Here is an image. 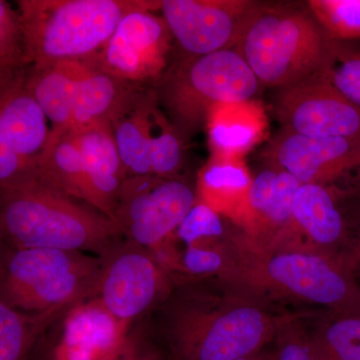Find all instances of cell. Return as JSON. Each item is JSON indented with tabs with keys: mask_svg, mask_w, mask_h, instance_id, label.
Instances as JSON below:
<instances>
[{
	"mask_svg": "<svg viewBox=\"0 0 360 360\" xmlns=\"http://www.w3.org/2000/svg\"><path fill=\"white\" fill-rule=\"evenodd\" d=\"M239 360H258V355H255V356L248 357V359H243Z\"/></svg>",
	"mask_w": 360,
	"mask_h": 360,
	"instance_id": "cell-37",
	"label": "cell"
},
{
	"mask_svg": "<svg viewBox=\"0 0 360 360\" xmlns=\"http://www.w3.org/2000/svg\"><path fill=\"white\" fill-rule=\"evenodd\" d=\"M274 360H323L312 340L296 333L284 335L278 341Z\"/></svg>",
	"mask_w": 360,
	"mask_h": 360,
	"instance_id": "cell-33",
	"label": "cell"
},
{
	"mask_svg": "<svg viewBox=\"0 0 360 360\" xmlns=\"http://www.w3.org/2000/svg\"><path fill=\"white\" fill-rule=\"evenodd\" d=\"M258 360H274V359H264V357L258 356Z\"/></svg>",
	"mask_w": 360,
	"mask_h": 360,
	"instance_id": "cell-38",
	"label": "cell"
},
{
	"mask_svg": "<svg viewBox=\"0 0 360 360\" xmlns=\"http://www.w3.org/2000/svg\"><path fill=\"white\" fill-rule=\"evenodd\" d=\"M302 186L288 172L277 168L276 182L269 202L255 220L252 232L281 231L292 227V206L296 191Z\"/></svg>",
	"mask_w": 360,
	"mask_h": 360,
	"instance_id": "cell-29",
	"label": "cell"
},
{
	"mask_svg": "<svg viewBox=\"0 0 360 360\" xmlns=\"http://www.w3.org/2000/svg\"><path fill=\"white\" fill-rule=\"evenodd\" d=\"M330 42L307 4L253 1L234 49L260 84L279 89L323 70Z\"/></svg>",
	"mask_w": 360,
	"mask_h": 360,
	"instance_id": "cell-2",
	"label": "cell"
},
{
	"mask_svg": "<svg viewBox=\"0 0 360 360\" xmlns=\"http://www.w3.org/2000/svg\"><path fill=\"white\" fill-rule=\"evenodd\" d=\"M27 78L26 66L0 70V189L39 179L51 141V125Z\"/></svg>",
	"mask_w": 360,
	"mask_h": 360,
	"instance_id": "cell-8",
	"label": "cell"
},
{
	"mask_svg": "<svg viewBox=\"0 0 360 360\" xmlns=\"http://www.w3.org/2000/svg\"><path fill=\"white\" fill-rule=\"evenodd\" d=\"M208 146L212 156L243 160L269 129L265 108L255 99L213 106L206 118Z\"/></svg>",
	"mask_w": 360,
	"mask_h": 360,
	"instance_id": "cell-18",
	"label": "cell"
},
{
	"mask_svg": "<svg viewBox=\"0 0 360 360\" xmlns=\"http://www.w3.org/2000/svg\"><path fill=\"white\" fill-rule=\"evenodd\" d=\"M354 245V251L347 258L354 272L356 270L360 274V220L359 229H357L356 240H355Z\"/></svg>",
	"mask_w": 360,
	"mask_h": 360,
	"instance_id": "cell-34",
	"label": "cell"
},
{
	"mask_svg": "<svg viewBox=\"0 0 360 360\" xmlns=\"http://www.w3.org/2000/svg\"><path fill=\"white\" fill-rule=\"evenodd\" d=\"M205 245L186 246L179 260V266L184 271L193 274H210L224 269V255Z\"/></svg>",
	"mask_w": 360,
	"mask_h": 360,
	"instance_id": "cell-32",
	"label": "cell"
},
{
	"mask_svg": "<svg viewBox=\"0 0 360 360\" xmlns=\"http://www.w3.org/2000/svg\"><path fill=\"white\" fill-rule=\"evenodd\" d=\"M127 324L117 321L94 297L68 310L52 360H105L131 342Z\"/></svg>",
	"mask_w": 360,
	"mask_h": 360,
	"instance_id": "cell-15",
	"label": "cell"
},
{
	"mask_svg": "<svg viewBox=\"0 0 360 360\" xmlns=\"http://www.w3.org/2000/svg\"><path fill=\"white\" fill-rule=\"evenodd\" d=\"M144 89L79 61L68 134L98 125L111 127L129 110Z\"/></svg>",
	"mask_w": 360,
	"mask_h": 360,
	"instance_id": "cell-16",
	"label": "cell"
},
{
	"mask_svg": "<svg viewBox=\"0 0 360 360\" xmlns=\"http://www.w3.org/2000/svg\"><path fill=\"white\" fill-rule=\"evenodd\" d=\"M39 179L68 198L89 203L84 160L70 134L51 139L40 160Z\"/></svg>",
	"mask_w": 360,
	"mask_h": 360,
	"instance_id": "cell-23",
	"label": "cell"
},
{
	"mask_svg": "<svg viewBox=\"0 0 360 360\" xmlns=\"http://www.w3.org/2000/svg\"><path fill=\"white\" fill-rule=\"evenodd\" d=\"M271 317L250 302L187 303L174 315V360H239L255 356L274 336Z\"/></svg>",
	"mask_w": 360,
	"mask_h": 360,
	"instance_id": "cell-6",
	"label": "cell"
},
{
	"mask_svg": "<svg viewBox=\"0 0 360 360\" xmlns=\"http://www.w3.org/2000/svg\"><path fill=\"white\" fill-rule=\"evenodd\" d=\"M9 246L11 245L7 243L6 238L0 233V260H1L2 257H4V253L6 252L7 248H8Z\"/></svg>",
	"mask_w": 360,
	"mask_h": 360,
	"instance_id": "cell-36",
	"label": "cell"
},
{
	"mask_svg": "<svg viewBox=\"0 0 360 360\" xmlns=\"http://www.w3.org/2000/svg\"><path fill=\"white\" fill-rule=\"evenodd\" d=\"M103 257L80 251L9 246L0 260V300L30 312L70 309L91 297Z\"/></svg>",
	"mask_w": 360,
	"mask_h": 360,
	"instance_id": "cell-4",
	"label": "cell"
},
{
	"mask_svg": "<svg viewBox=\"0 0 360 360\" xmlns=\"http://www.w3.org/2000/svg\"><path fill=\"white\" fill-rule=\"evenodd\" d=\"M196 193L177 176H129L123 182L113 221L129 243L160 252L195 205Z\"/></svg>",
	"mask_w": 360,
	"mask_h": 360,
	"instance_id": "cell-9",
	"label": "cell"
},
{
	"mask_svg": "<svg viewBox=\"0 0 360 360\" xmlns=\"http://www.w3.org/2000/svg\"><path fill=\"white\" fill-rule=\"evenodd\" d=\"M253 1L162 0L161 16L186 56H202L236 46Z\"/></svg>",
	"mask_w": 360,
	"mask_h": 360,
	"instance_id": "cell-14",
	"label": "cell"
},
{
	"mask_svg": "<svg viewBox=\"0 0 360 360\" xmlns=\"http://www.w3.org/2000/svg\"><path fill=\"white\" fill-rule=\"evenodd\" d=\"M314 342L323 360H360V315L340 314Z\"/></svg>",
	"mask_w": 360,
	"mask_h": 360,
	"instance_id": "cell-28",
	"label": "cell"
},
{
	"mask_svg": "<svg viewBox=\"0 0 360 360\" xmlns=\"http://www.w3.org/2000/svg\"><path fill=\"white\" fill-rule=\"evenodd\" d=\"M84 160L89 205L113 221V214L127 172L110 125H98L70 134Z\"/></svg>",
	"mask_w": 360,
	"mask_h": 360,
	"instance_id": "cell-17",
	"label": "cell"
},
{
	"mask_svg": "<svg viewBox=\"0 0 360 360\" xmlns=\"http://www.w3.org/2000/svg\"><path fill=\"white\" fill-rule=\"evenodd\" d=\"M136 360H144L143 357L141 356V354H139V356L137 357V359Z\"/></svg>",
	"mask_w": 360,
	"mask_h": 360,
	"instance_id": "cell-39",
	"label": "cell"
},
{
	"mask_svg": "<svg viewBox=\"0 0 360 360\" xmlns=\"http://www.w3.org/2000/svg\"><path fill=\"white\" fill-rule=\"evenodd\" d=\"M307 6L329 39L360 42V0H309Z\"/></svg>",
	"mask_w": 360,
	"mask_h": 360,
	"instance_id": "cell-27",
	"label": "cell"
},
{
	"mask_svg": "<svg viewBox=\"0 0 360 360\" xmlns=\"http://www.w3.org/2000/svg\"><path fill=\"white\" fill-rule=\"evenodd\" d=\"M292 227L326 250L347 239V224L336 201V191L317 184H302L292 206Z\"/></svg>",
	"mask_w": 360,
	"mask_h": 360,
	"instance_id": "cell-20",
	"label": "cell"
},
{
	"mask_svg": "<svg viewBox=\"0 0 360 360\" xmlns=\"http://www.w3.org/2000/svg\"><path fill=\"white\" fill-rule=\"evenodd\" d=\"M139 356V350L135 347L134 341L131 340V342H130L129 345H127V347L124 348L122 352L105 360H136Z\"/></svg>",
	"mask_w": 360,
	"mask_h": 360,
	"instance_id": "cell-35",
	"label": "cell"
},
{
	"mask_svg": "<svg viewBox=\"0 0 360 360\" xmlns=\"http://www.w3.org/2000/svg\"><path fill=\"white\" fill-rule=\"evenodd\" d=\"M25 66L22 33L18 9L0 0V70Z\"/></svg>",
	"mask_w": 360,
	"mask_h": 360,
	"instance_id": "cell-31",
	"label": "cell"
},
{
	"mask_svg": "<svg viewBox=\"0 0 360 360\" xmlns=\"http://www.w3.org/2000/svg\"><path fill=\"white\" fill-rule=\"evenodd\" d=\"M65 310L30 314L0 300V360H30L47 326Z\"/></svg>",
	"mask_w": 360,
	"mask_h": 360,
	"instance_id": "cell-24",
	"label": "cell"
},
{
	"mask_svg": "<svg viewBox=\"0 0 360 360\" xmlns=\"http://www.w3.org/2000/svg\"><path fill=\"white\" fill-rule=\"evenodd\" d=\"M271 167L284 170L302 184L335 191L342 182L360 186V139H315L281 129L267 146Z\"/></svg>",
	"mask_w": 360,
	"mask_h": 360,
	"instance_id": "cell-13",
	"label": "cell"
},
{
	"mask_svg": "<svg viewBox=\"0 0 360 360\" xmlns=\"http://www.w3.org/2000/svg\"><path fill=\"white\" fill-rule=\"evenodd\" d=\"M103 257V269L91 297L129 326L167 291L165 270L151 251L129 241L115 245Z\"/></svg>",
	"mask_w": 360,
	"mask_h": 360,
	"instance_id": "cell-11",
	"label": "cell"
},
{
	"mask_svg": "<svg viewBox=\"0 0 360 360\" xmlns=\"http://www.w3.org/2000/svg\"><path fill=\"white\" fill-rule=\"evenodd\" d=\"M160 1L125 14L103 49L85 63L122 82L146 89L167 70L172 49L169 28L156 11Z\"/></svg>",
	"mask_w": 360,
	"mask_h": 360,
	"instance_id": "cell-10",
	"label": "cell"
},
{
	"mask_svg": "<svg viewBox=\"0 0 360 360\" xmlns=\"http://www.w3.org/2000/svg\"><path fill=\"white\" fill-rule=\"evenodd\" d=\"M321 72L347 101L360 108V42L331 40Z\"/></svg>",
	"mask_w": 360,
	"mask_h": 360,
	"instance_id": "cell-26",
	"label": "cell"
},
{
	"mask_svg": "<svg viewBox=\"0 0 360 360\" xmlns=\"http://www.w3.org/2000/svg\"><path fill=\"white\" fill-rule=\"evenodd\" d=\"M155 99V89H144L129 110L111 125L127 177L153 175L150 108Z\"/></svg>",
	"mask_w": 360,
	"mask_h": 360,
	"instance_id": "cell-22",
	"label": "cell"
},
{
	"mask_svg": "<svg viewBox=\"0 0 360 360\" xmlns=\"http://www.w3.org/2000/svg\"><path fill=\"white\" fill-rule=\"evenodd\" d=\"M150 139L153 176H176L184 165L186 139L170 122L165 111L160 110L158 97L151 105Z\"/></svg>",
	"mask_w": 360,
	"mask_h": 360,
	"instance_id": "cell-25",
	"label": "cell"
},
{
	"mask_svg": "<svg viewBox=\"0 0 360 360\" xmlns=\"http://www.w3.org/2000/svg\"><path fill=\"white\" fill-rule=\"evenodd\" d=\"M274 112L283 129L315 139H360V108L347 101L319 71L277 89Z\"/></svg>",
	"mask_w": 360,
	"mask_h": 360,
	"instance_id": "cell-12",
	"label": "cell"
},
{
	"mask_svg": "<svg viewBox=\"0 0 360 360\" xmlns=\"http://www.w3.org/2000/svg\"><path fill=\"white\" fill-rule=\"evenodd\" d=\"M220 217L221 215L212 207L196 200L175 234L186 246L206 243L210 239L221 238L224 226Z\"/></svg>",
	"mask_w": 360,
	"mask_h": 360,
	"instance_id": "cell-30",
	"label": "cell"
},
{
	"mask_svg": "<svg viewBox=\"0 0 360 360\" xmlns=\"http://www.w3.org/2000/svg\"><path fill=\"white\" fill-rule=\"evenodd\" d=\"M148 0H18L23 63L39 70L94 58L125 14Z\"/></svg>",
	"mask_w": 360,
	"mask_h": 360,
	"instance_id": "cell-3",
	"label": "cell"
},
{
	"mask_svg": "<svg viewBox=\"0 0 360 360\" xmlns=\"http://www.w3.org/2000/svg\"><path fill=\"white\" fill-rule=\"evenodd\" d=\"M0 233L18 248H52L103 257L122 236L115 221L40 180L0 189Z\"/></svg>",
	"mask_w": 360,
	"mask_h": 360,
	"instance_id": "cell-1",
	"label": "cell"
},
{
	"mask_svg": "<svg viewBox=\"0 0 360 360\" xmlns=\"http://www.w3.org/2000/svg\"><path fill=\"white\" fill-rule=\"evenodd\" d=\"M250 255L238 269L248 283L340 314L360 315V288L347 257L297 250Z\"/></svg>",
	"mask_w": 360,
	"mask_h": 360,
	"instance_id": "cell-7",
	"label": "cell"
},
{
	"mask_svg": "<svg viewBox=\"0 0 360 360\" xmlns=\"http://www.w3.org/2000/svg\"><path fill=\"white\" fill-rule=\"evenodd\" d=\"M251 182L252 177L243 160L212 156L198 174L196 198L245 226Z\"/></svg>",
	"mask_w": 360,
	"mask_h": 360,
	"instance_id": "cell-19",
	"label": "cell"
},
{
	"mask_svg": "<svg viewBox=\"0 0 360 360\" xmlns=\"http://www.w3.org/2000/svg\"><path fill=\"white\" fill-rule=\"evenodd\" d=\"M260 84L234 49L186 56L167 68L155 89L158 103L184 139L205 127L213 106L253 99Z\"/></svg>",
	"mask_w": 360,
	"mask_h": 360,
	"instance_id": "cell-5",
	"label": "cell"
},
{
	"mask_svg": "<svg viewBox=\"0 0 360 360\" xmlns=\"http://www.w3.org/2000/svg\"><path fill=\"white\" fill-rule=\"evenodd\" d=\"M78 63L65 61L39 70L27 68L28 87L51 123V139L70 132Z\"/></svg>",
	"mask_w": 360,
	"mask_h": 360,
	"instance_id": "cell-21",
	"label": "cell"
}]
</instances>
